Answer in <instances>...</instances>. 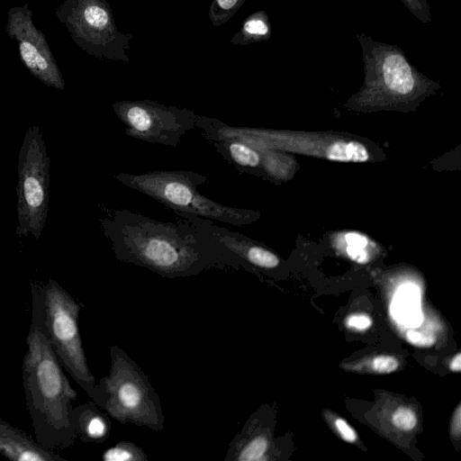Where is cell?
<instances>
[{"mask_svg": "<svg viewBox=\"0 0 461 461\" xmlns=\"http://www.w3.org/2000/svg\"><path fill=\"white\" fill-rule=\"evenodd\" d=\"M177 215L176 221L164 222L122 209L100 221L117 259L162 277H187L214 267H230L218 225L201 216Z\"/></svg>", "mask_w": 461, "mask_h": 461, "instance_id": "6da1fadb", "label": "cell"}, {"mask_svg": "<svg viewBox=\"0 0 461 461\" xmlns=\"http://www.w3.org/2000/svg\"><path fill=\"white\" fill-rule=\"evenodd\" d=\"M32 321L22 379L35 439L50 450L74 446L77 438L74 407L77 392L63 372L41 324L38 282H31Z\"/></svg>", "mask_w": 461, "mask_h": 461, "instance_id": "7a4b0ae2", "label": "cell"}, {"mask_svg": "<svg viewBox=\"0 0 461 461\" xmlns=\"http://www.w3.org/2000/svg\"><path fill=\"white\" fill-rule=\"evenodd\" d=\"M110 357L109 373L95 384L92 401L121 424L162 430L161 401L148 375L119 346H111Z\"/></svg>", "mask_w": 461, "mask_h": 461, "instance_id": "3957f363", "label": "cell"}, {"mask_svg": "<svg viewBox=\"0 0 461 461\" xmlns=\"http://www.w3.org/2000/svg\"><path fill=\"white\" fill-rule=\"evenodd\" d=\"M115 178L172 209L176 214L196 215L235 226L256 219L252 211L224 205L202 195L197 187L208 178L191 170H157L141 175L122 172Z\"/></svg>", "mask_w": 461, "mask_h": 461, "instance_id": "277c9868", "label": "cell"}, {"mask_svg": "<svg viewBox=\"0 0 461 461\" xmlns=\"http://www.w3.org/2000/svg\"><path fill=\"white\" fill-rule=\"evenodd\" d=\"M41 329L61 366L93 400L95 379L89 370L78 328L81 305L57 281L39 284Z\"/></svg>", "mask_w": 461, "mask_h": 461, "instance_id": "5b68a950", "label": "cell"}, {"mask_svg": "<svg viewBox=\"0 0 461 461\" xmlns=\"http://www.w3.org/2000/svg\"><path fill=\"white\" fill-rule=\"evenodd\" d=\"M17 233L38 239L44 228L50 194V158L39 126L24 135L18 158Z\"/></svg>", "mask_w": 461, "mask_h": 461, "instance_id": "8992f818", "label": "cell"}, {"mask_svg": "<svg viewBox=\"0 0 461 461\" xmlns=\"http://www.w3.org/2000/svg\"><path fill=\"white\" fill-rule=\"evenodd\" d=\"M127 135L149 143L176 148L195 128L197 115L187 109L151 101H122L113 104Z\"/></svg>", "mask_w": 461, "mask_h": 461, "instance_id": "52a82bcc", "label": "cell"}, {"mask_svg": "<svg viewBox=\"0 0 461 461\" xmlns=\"http://www.w3.org/2000/svg\"><path fill=\"white\" fill-rule=\"evenodd\" d=\"M356 38L362 50L368 86L403 97L434 84L413 67L397 45L375 41L363 32L357 33Z\"/></svg>", "mask_w": 461, "mask_h": 461, "instance_id": "ba28073f", "label": "cell"}, {"mask_svg": "<svg viewBox=\"0 0 461 461\" xmlns=\"http://www.w3.org/2000/svg\"><path fill=\"white\" fill-rule=\"evenodd\" d=\"M6 32L17 41L21 59L28 70L45 85L64 89L60 70L44 34L34 26L31 11L12 9L8 14Z\"/></svg>", "mask_w": 461, "mask_h": 461, "instance_id": "9c48e42d", "label": "cell"}, {"mask_svg": "<svg viewBox=\"0 0 461 461\" xmlns=\"http://www.w3.org/2000/svg\"><path fill=\"white\" fill-rule=\"evenodd\" d=\"M0 454L16 461H62L59 454L42 447L30 436L0 418Z\"/></svg>", "mask_w": 461, "mask_h": 461, "instance_id": "30bf717a", "label": "cell"}, {"mask_svg": "<svg viewBox=\"0 0 461 461\" xmlns=\"http://www.w3.org/2000/svg\"><path fill=\"white\" fill-rule=\"evenodd\" d=\"M97 407L93 401L74 407L77 434L83 442L102 443L110 435V416Z\"/></svg>", "mask_w": 461, "mask_h": 461, "instance_id": "8fae6325", "label": "cell"}, {"mask_svg": "<svg viewBox=\"0 0 461 461\" xmlns=\"http://www.w3.org/2000/svg\"><path fill=\"white\" fill-rule=\"evenodd\" d=\"M220 155L237 170L253 173L260 169L262 154L259 149L240 140L212 141Z\"/></svg>", "mask_w": 461, "mask_h": 461, "instance_id": "7c38bea8", "label": "cell"}, {"mask_svg": "<svg viewBox=\"0 0 461 461\" xmlns=\"http://www.w3.org/2000/svg\"><path fill=\"white\" fill-rule=\"evenodd\" d=\"M392 314L399 322L416 327L421 321L420 293L412 285H406L397 291L393 300Z\"/></svg>", "mask_w": 461, "mask_h": 461, "instance_id": "4fadbf2b", "label": "cell"}, {"mask_svg": "<svg viewBox=\"0 0 461 461\" xmlns=\"http://www.w3.org/2000/svg\"><path fill=\"white\" fill-rule=\"evenodd\" d=\"M109 23L106 11L100 5L86 3L73 12L72 22L75 30L80 34L90 35L103 31Z\"/></svg>", "mask_w": 461, "mask_h": 461, "instance_id": "5bb4252c", "label": "cell"}, {"mask_svg": "<svg viewBox=\"0 0 461 461\" xmlns=\"http://www.w3.org/2000/svg\"><path fill=\"white\" fill-rule=\"evenodd\" d=\"M325 158L340 162H366L370 154L367 148L357 140H337L325 150Z\"/></svg>", "mask_w": 461, "mask_h": 461, "instance_id": "9a60e30c", "label": "cell"}, {"mask_svg": "<svg viewBox=\"0 0 461 461\" xmlns=\"http://www.w3.org/2000/svg\"><path fill=\"white\" fill-rule=\"evenodd\" d=\"M102 459L104 461H146L148 456L137 444L122 440L104 451Z\"/></svg>", "mask_w": 461, "mask_h": 461, "instance_id": "2e32d148", "label": "cell"}, {"mask_svg": "<svg viewBox=\"0 0 461 461\" xmlns=\"http://www.w3.org/2000/svg\"><path fill=\"white\" fill-rule=\"evenodd\" d=\"M244 31L249 35L258 39H267L271 34L270 26L264 13L247 21Z\"/></svg>", "mask_w": 461, "mask_h": 461, "instance_id": "e0dca14e", "label": "cell"}, {"mask_svg": "<svg viewBox=\"0 0 461 461\" xmlns=\"http://www.w3.org/2000/svg\"><path fill=\"white\" fill-rule=\"evenodd\" d=\"M409 12L424 24L432 23L430 5L428 0H400Z\"/></svg>", "mask_w": 461, "mask_h": 461, "instance_id": "ac0fdd59", "label": "cell"}, {"mask_svg": "<svg viewBox=\"0 0 461 461\" xmlns=\"http://www.w3.org/2000/svg\"><path fill=\"white\" fill-rule=\"evenodd\" d=\"M393 424L401 430H411L417 424V418L412 410L407 407H399L392 416Z\"/></svg>", "mask_w": 461, "mask_h": 461, "instance_id": "d6986e66", "label": "cell"}, {"mask_svg": "<svg viewBox=\"0 0 461 461\" xmlns=\"http://www.w3.org/2000/svg\"><path fill=\"white\" fill-rule=\"evenodd\" d=\"M398 360L392 356H377L372 361V366L375 371L380 374H388L398 368Z\"/></svg>", "mask_w": 461, "mask_h": 461, "instance_id": "ffe728a7", "label": "cell"}, {"mask_svg": "<svg viewBox=\"0 0 461 461\" xmlns=\"http://www.w3.org/2000/svg\"><path fill=\"white\" fill-rule=\"evenodd\" d=\"M406 339L412 345L420 348H428L432 346L435 341V336L428 332H420L410 330L406 334Z\"/></svg>", "mask_w": 461, "mask_h": 461, "instance_id": "44dd1931", "label": "cell"}, {"mask_svg": "<svg viewBox=\"0 0 461 461\" xmlns=\"http://www.w3.org/2000/svg\"><path fill=\"white\" fill-rule=\"evenodd\" d=\"M347 325L358 330H365L372 325V320L365 314H353L348 318Z\"/></svg>", "mask_w": 461, "mask_h": 461, "instance_id": "7402d4cb", "label": "cell"}, {"mask_svg": "<svg viewBox=\"0 0 461 461\" xmlns=\"http://www.w3.org/2000/svg\"><path fill=\"white\" fill-rule=\"evenodd\" d=\"M335 426L345 441L353 443L357 440L355 430L344 420L337 419L335 420Z\"/></svg>", "mask_w": 461, "mask_h": 461, "instance_id": "603a6c76", "label": "cell"}, {"mask_svg": "<svg viewBox=\"0 0 461 461\" xmlns=\"http://www.w3.org/2000/svg\"><path fill=\"white\" fill-rule=\"evenodd\" d=\"M460 412H461V405L458 404V406L456 407V410L454 413V416H453V419H452V423H451V431H452V434L454 436H456L458 437L460 435V425H461V422H460V419H461V415H460Z\"/></svg>", "mask_w": 461, "mask_h": 461, "instance_id": "cb8c5ba5", "label": "cell"}, {"mask_svg": "<svg viewBox=\"0 0 461 461\" xmlns=\"http://www.w3.org/2000/svg\"><path fill=\"white\" fill-rule=\"evenodd\" d=\"M450 369L455 372H459L461 369V354L457 353L450 363Z\"/></svg>", "mask_w": 461, "mask_h": 461, "instance_id": "d4e9b609", "label": "cell"}, {"mask_svg": "<svg viewBox=\"0 0 461 461\" xmlns=\"http://www.w3.org/2000/svg\"><path fill=\"white\" fill-rule=\"evenodd\" d=\"M238 0H217L218 5L223 9H230L233 7Z\"/></svg>", "mask_w": 461, "mask_h": 461, "instance_id": "484cf974", "label": "cell"}]
</instances>
